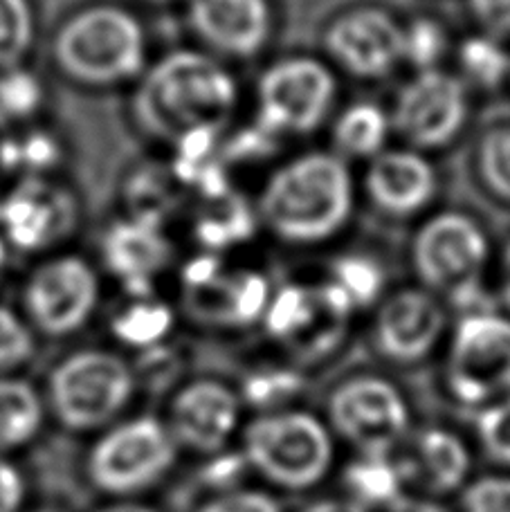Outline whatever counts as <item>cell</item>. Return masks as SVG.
Segmentation results:
<instances>
[{
    "mask_svg": "<svg viewBox=\"0 0 510 512\" xmlns=\"http://www.w3.org/2000/svg\"><path fill=\"white\" fill-rule=\"evenodd\" d=\"M472 14L490 34H510V0H468Z\"/></svg>",
    "mask_w": 510,
    "mask_h": 512,
    "instance_id": "40",
    "label": "cell"
},
{
    "mask_svg": "<svg viewBox=\"0 0 510 512\" xmlns=\"http://www.w3.org/2000/svg\"><path fill=\"white\" fill-rule=\"evenodd\" d=\"M389 117L380 106L360 102L346 108L333 128L335 146L351 158H376L389 135Z\"/></svg>",
    "mask_w": 510,
    "mask_h": 512,
    "instance_id": "25",
    "label": "cell"
},
{
    "mask_svg": "<svg viewBox=\"0 0 510 512\" xmlns=\"http://www.w3.org/2000/svg\"><path fill=\"white\" fill-rule=\"evenodd\" d=\"M7 263H9V245L3 239V234H0V281H3L7 272Z\"/></svg>",
    "mask_w": 510,
    "mask_h": 512,
    "instance_id": "46",
    "label": "cell"
},
{
    "mask_svg": "<svg viewBox=\"0 0 510 512\" xmlns=\"http://www.w3.org/2000/svg\"><path fill=\"white\" fill-rule=\"evenodd\" d=\"M187 23L209 50L232 59H250L270 39L268 0H187Z\"/></svg>",
    "mask_w": 510,
    "mask_h": 512,
    "instance_id": "16",
    "label": "cell"
},
{
    "mask_svg": "<svg viewBox=\"0 0 510 512\" xmlns=\"http://www.w3.org/2000/svg\"><path fill=\"white\" fill-rule=\"evenodd\" d=\"M77 223V200L50 178H21L0 198V234L9 248L43 252Z\"/></svg>",
    "mask_w": 510,
    "mask_h": 512,
    "instance_id": "13",
    "label": "cell"
},
{
    "mask_svg": "<svg viewBox=\"0 0 510 512\" xmlns=\"http://www.w3.org/2000/svg\"><path fill=\"white\" fill-rule=\"evenodd\" d=\"M479 441L493 459L510 465V393L490 405L477 423Z\"/></svg>",
    "mask_w": 510,
    "mask_h": 512,
    "instance_id": "36",
    "label": "cell"
},
{
    "mask_svg": "<svg viewBox=\"0 0 510 512\" xmlns=\"http://www.w3.org/2000/svg\"><path fill=\"white\" fill-rule=\"evenodd\" d=\"M353 310L351 301L331 281L311 286L290 283L270 297L263 322L272 340L315 360L340 344Z\"/></svg>",
    "mask_w": 510,
    "mask_h": 512,
    "instance_id": "6",
    "label": "cell"
},
{
    "mask_svg": "<svg viewBox=\"0 0 510 512\" xmlns=\"http://www.w3.org/2000/svg\"><path fill=\"white\" fill-rule=\"evenodd\" d=\"M367 194L391 216H412L432 203L439 178L432 162L412 149L382 151L367 171Z\"/></svg>",
    "mask_w": 510,
    "mask_h": 512,
    "instance_id": "19",
    "label": "cell"
},
{
    "mask_svg": "<svg viewBox=\"0 0 510 512\" xmlns=\"http://www.w3.org/2000/svg\"><path fill=\"white\" fill-rule=\"evenodd\" d=\"M63 158V146L50 128H12L0 153V171L18 173L23 178H50Z\"/></svg>",
    "mask_w": 510,
    "mask_h": 512,
    "instance_id": "23",
    "label": "cell"
},
{
    "mask_svg": "<svg viewBox=\"0 0 510 512\" xmlns=\"http://www.w3.org/2000/svg\"><path fill=\"white\" fill-rule=\"evenodd\" d=\"M41 423V402L27 382L0 378V445L30 438Z\"/></svg>",
    "mask_w": 510,
    "mask_h": 512,
    "instance_id": "27",
    "label": "cell"
},
{
    "mask_svg": "<svg viewBox=\"0 0 510 512\" xmlns=\"http://www.w3.org/2000/svg\"><path fill=\"white\" fill-rule=\"evenodd\" d=\"M259 212L279 239L322 243L338 234L353 212V180L335 153L297 155L272 173L259 198Z\"/></svg>",
    "mask_w": 510,
    "mask_h": 512,
    "instance_id": "3",
    "label": "cell"
},
{
    "mask_svg": "<svg viewBox=\"0 0 510 512\" xmlns=\"http://www.w3.org/2000/svg\"><path fill=\"white\" fill-rule=\"evenodd\" d=\"M173 313L167 304L149 297H135L113 319V333L135 349H151L169 335Z\"/></svg>",
    "mask_w": 510,
    "mask_h": 512,
    "instance_id": "26",
    "label": "cell"
},
{
    "mask_svg": "<svg viewBox=\"0 0 510 512\" xmlns=\"http://www.w3.org/2000/svg\"><path fill=\"white\" fill-rule=\"evenodd\" d=\"M50 54L63 79L88 90L138 84L151 63L147 27L117 3L75 9L54 32Z\"/></svg>",
    "mask_w": 510,
    "mask_h": 512,
    "instance_id": "2",
    "label": "cell"
},
{
    "mask_svg": "<svg viewBox=\"0 0 510 512\" xmlns=\"http://www.w3.org/2000/svg\"><path fill=\"white\" fill-rule=\"evenodd\" d=\"M32 0H0V70L25 66L36 43Z\"/></svg>",
    "mask_w": 510,
    "mask_h": 512,
    "instance_id": "28",
    "label": "cell"
},
{
    "mask_svg": "<svg viewBox=\"0 0 510 512\" xmlns=\"http://www.w3.org/2000/svg\"><path fill=\"white\" fill-rule=\"evenodd\" d=\"M23 497V483L18 472L0 461V512H14Z\"/></svg>",
    "mask_w": 510,
    "mask_h": 512,
    "instance_id": "41",
    "label": "cell"
},
{
    "mask_svg": "<svg viewBox=\"0 0 510 512\" xmlns=\"http://www.w3.org/2000/svg\"><path fill=\"white\" fill-rule=\"evenodd\" d=\"M326 50L353 77L382 79L403 63V25L385 9H351L331 23Z\"/></svg>",
    "mask_w": 510,
    "mask_h": 512,
    "instance_id": "14",
    "label": "cell"
},
{
    "mask_svg": "<svg viewBox=\"0 0 510 512\" xmlns=\"http://www.w3.org/2000/svg\"><path fill=\"white\" fill-rule=\"evenodd\" d=\"M468 111L466 84L436 68L416 72L400 88L391 124L416 149H441L463 131Z\"/></svg>",
    "mask_w": 510,
    "mask_h": 512,
    "instance_id": "12",
    "label": "cell"
},
{
    "mask_svg": "<svg viewBox=\"0 0 510 512\" xmlns=\"http://www.w3.org/2000/svg\"><path fill=\"white\" fill-rule=\"evenodd\" d=\"M126 362L108 351H79L52 373V398L68 425L88 427L111 418L131 396Z\"/></svg>",
    "mask_w": 510,
    "mask_h": 512,
    "instance_id": "10",
    "label": "cell"
},
{
    "mask_svg": "<svg viewBox=\"0 0 510 512\" xmlns=\"http://www.w3.org/2000/svg\"><path fill=\"white\" fill-rule=\"evenodd\" d=\"M104 263L133 297H149L153 277L169 259V241L156 216L135 214L108 227L102 241Z\"/></svg>",
    "mask_w": 510,
    "mask_h": 512,
    "instance_id": "18",
    "label": "cell"
},
{
    "mask_svg": "<svg viewBox=\"0 0 510 512\" xmlns=\"http://www.w3.org/2000/svg\"><path fill=\"white\" fill-rule=\"evenodd\" d=\"M490 245L481 225L466 214L441 212L414 236L416 274L432 290H457L477 281L488 261Z\"/></svg>",
    "mask_w": 510,
    "mask_h": 512,
    "instance_id": "11",
    "label": "cell"
},
{
    "mask_svg": "<svg viewBox=\"0 0 510 512\" xmlns=\"http://www.w3.org/2000/svg\"><path fill=\"white\" fill-rule=\"evenodd\" d=\"M239 396L214 380H198L180 391L173 402V427L187 445L216 452L239 425Z\"/></svg>",
    "mask_w": 510,
    "mask_h": 512,
    "instance_id": "20",
    "label": "cell"
},
{
    "mask_svg": "<svg viewBox=\"0 0 510 512\" xmlns=\"http://www.w3.org/2000/svg\"><path fill=\"white\" fill-rule=\"evenodd\" d=\"M459 66L481 88H499L510 75V54L493 34H472L459 45Z\"/></svg>",
    "mask_w": 510,
    "mask_h": 512,
    "instance_id": "30",
    "label": "cell"
},
{
    "mask_svg": "<svg viewBox=\"0 0 510 512\" xmlns=\"http://www.w3.org/2000/svg\"><path fill=\"white\" fill-rule=\"evenodd\" d=\"M194 295L207 297L200 313L225 326H250L266 315L270 304L268 281L259 272H221Z\"/></svg>",
    "mask_w": 510,
    "mask_h": 512,
    "instance_id": "22",
    "label": "cell"
},
{
    "mask_svg": "<svg viewBox=\"0 0 510 512\" xmlns=\"http://www.w3.org/2000/svg\"><path fill=\"white\" fill-rule=\"evenodd\" d=\"M445 310L434 295L421 288L398 290L376 317V344L389 360L412 364L427 358L439 344Z\"/></svg>",
    "mask_w": 510,
    "mask_h": 512,
    "instance_id": "17",
    "label": "cell"
},
{
    "mask_svg": "<svg viewBox=\"0 0 510 512\" xmlns=\"http://www.w3.org/2000/svg\"><path fill=\"white\" fill-rule=\"evenodd\" d=\"M252 218L243 207H234L225 214H216L200 223V239L212 245H227L248 236Z\"/></svg>",
    "mask_w": 510,
    "mask_h": 512,
    "instance_id": "38",
    "label": "cell"
},
{
    "mask_svg": "<svg viewBox=\"0 0 510 512\" xmlns=\"http://www.w3.org/2000/svg\"><path fill=\"white\" fill-rule=\"evenodd\" d=\"M329 416L335 432L362 454H389L409 427L405 396L389 380L376 376L342 382L329 400Z\"/></svg>",
    "mask_w": 510,
    "mask_h": 512,
    "instance_id": "9",
    "label": "cell"
},
{
    "mask_svg": "<svg viewBox=\"0 0 510 512\" xmlns=\"http://www.w3.org/2000/svg\"><path fill=\"white\" fill-rule=\"evenodd\" d=\"M448 50V34L434 18H414L403 25V61L416 72L436 70Z\"/></svg>",
    "mask_w": 510,
    "mask_h": 512,
    "instance_id": "32",
    "label": "cell"
},
{
    "mask_svg": "<svg viewBox=\"0 0 510 512\" xmlns=\"http://www.w3.org/2000/svg\"><path fill=\"white\" fill-rule=\"evenodd\" d=\"M171 461L173 441L167 429L153 418H138L99 443L93 474L108 490H133L158 479Z\"/></svg>",
    "mask_w": 510,
    "mask_h": 512,
    "instance_id": "15",
    "label": "cell"
},
{
    "mask_svg": "<svg viewBox=\"0 0 510 512\" xmlns=\"http://www.w3.org/2000/svg\"><path fill=\"white\" fill-rule=\"evenodd\" d=\"M302 512H367V508H362L351 499H320L308 504Z\"/></svg>",
    "mask_w": 510,
    "mask_h": 512,
    "instance_id": "43",
    "label": "cell"
},
{
    "mask_svg": "<svg viewBox=\"0 0 510 512\" xmlns=\"http://www.w3.org/2000/svg\"><path fill=\"white\" fill-rule=\"evenodd\" d=\"M198 512H281V508L266 492L234 490L212 499Z\"/></svg>",
    "mask_w": 510,
    "mask_h": 512,
    "instance_id": "39",
    "label": "cell"
},
{
    "mask_svg": "<svg viewBox=\"0 0 510 512\" xmlns=\"http://www.w3.org/2000/svg\"><path fill=\"white\" fill-rule=\"evenodd\" d=\"M144 3H149V5H167V3H171V0H144Z\"/></svg>",
    "mask_w": 510,
    "mask_h": 512,
    "instance_id": "49",
    "label": "cell"
},
{
    "mask_svg": "<svg viewBox=\"0 0 510 512\" xmlns=\"http://www.w3.org/2000/svg\"><path fill=\"white\" fill-rule=\"evenodd\" d=\"M396 463L405 481H421L430 492H452L466 483L472 459L461 436L430 427L414 438L409 452Z\"/></svg>",
    "mask_w": 510,
    "mask_h": 512,
    "instance_id": "21",
    "label": "cell"
},
{
    "mask_svg": "<svg viewBox=\"0 0 510 512\" xmlns=\"http://www.w3.org/2000/svg\"><path fill=\"white\" fill-rule=\"evenodd\" d=\"M338 84L313 57H286L263 72L257 88V126L268 135H304L331 113Z\"/></svg>",
    "mask_w": 510,
    "mask_h": 512,
    "instance_id": "5",
    "label": "cell"
},
{
    "mask_svg": "<svg viewBox=\"0 0 510 512\" xmlns=\"http://www.w3.org/2000/svg\"><path fill=\"white\" fill-rule=\"evenodd\" d=\"M302 387H304V380L295 369L266 367V369L252 371L250 376L245 378L243 398L248 400L250 405L275 411V407L284 405V402L297 396Z\"/></svg>",
    "mask_w": 510,
    "mask_h": 512,
    "instance_id": "33",
    "label": "cell"
},
{
    "mask_svg": "<svg viewBox=\"0 0 510 512\" xmlns=\"http://www.w3.org/2000/svg\"><path fill=\"white\" fill-rule=\"evenodd\" d=\"M329 281L342 290L353 308H364L382 295L385 270L367 254H344L333 263Z\"/></svg>",
    "mask_w": 510,
    "mask_h": 512,
    "instance_id": "31",
    "label": "cell"
},
{
    "mask_svg": "<svg viewBox=\"0 0 510 512\" xmlns=\"http://www.w3.org/2000/svg\"><path fill=\"white\" fill-rule=\"evenodd\" d=\"M502 295H504V301L510 310V245L504 252V261H502Z\"/></svg>",
    "mask_w": 510,
    "mask_h": 512,
    "instance_id": "45",
    "label": "cell"
},
{
    "mask_svg": "<svg viewBox=\"0 0 510 512\" xmlns=\"http://www.w3.org/2000/svg\"><path fill=\"white\" fill-rule=\"evenodd\" d=\"M9 131H12V126H9V124L3 120V117H0V153H3V146H5V140H7Z\"/></svg>",
    "mask_w": 510,
    "mask_h": 512,
    "instance_id": "47",
    "label": "cell"
},
{
    "mask_svg": "<svg viewBox=\"0 0 510 512\" xmlns=\"http://www.w3.org/2000/svg\"><path fill=\"white\" fill-rule=\"evenodd\" d=\"M34 335L16 310L0 304V371H9L32 358Z\"/></svg>",
    "mask_w": 510,
    "mask_h": 512,
    "instance_id": "35",
    "label": "cell"
},
{
    "mask_svg": "<svg viewBox=\"0 0 510 512\" xmlns=\"http://www.w3.org/2000/svg\"><path fill=\"white\" fill-rule=\"evenodd\" d=\"M45 93L43 81L25 66L0 70V117L9 126L32 124L43 111Z\"/></svg>",
    "mask_w": 510,
    "mask_h": 512,
    "instance_id": "29",
    "label": "cell"
},
{
    "mask_svg": "<svg viewBox=\"0 0 510 512\" xmlns=\"http://www.w3.org/2000/svg\"><path fill=\"white\" fill-rule=\"evenodd\" d=\"M389 512H445L432 499L423 497H400L394 506H389Z\"/></svg>",
    "mask_w": 510,
    "mask_h": 512,
    "instance_id": "44",
    "label": "cell"
},
{
    "mask_svg": "<svg viewBox=\"0 0 510 512\" xmlns=\"http://www.w3.org/2000/svg\"><path fill=\"white\" fill-rule=\"evenodd\" d=\"M448 382L466 405H486L508 396L510 319L495 310L459 319L450 346Z\"/></svg>",
    "mask_w": 510,
    "mask_h": 512,
    "instance_id": "8",
    "label": "cell"
},
{
    "mask_svg": "<svg viewBox=\"0 0 510 512\" xmlns=\"http://www.w3.org/2000/svg\"><path fill=\"white\" fill-rule=\"evenodd\" d=\"M102 281L81 254H57L36 265L23 288V308L45 335L63 337L84 328L97 313Z\"/></svg>",
    "mask_w": 510,
    "mask_h": 512,
    "instance_id": "7",
    "label": "cell"
},
{
    "mask_svg": "<svg viewBox=\"0 0 510 512\" xmlns=\"http://www.w3.org/2000/svg\"><path fill=\"white\" fill-rule=\"evenodd\" d=\"M344 486L362 508H389L403 497L405 477L389 454H362L344 470Z\"/></svg>",
    "mask_w": 510,
    "mask_h": 512,
    "instance_id": "24",
    "label": "cell"
},
{
    "mask_svg": "<svg viewBox=\"0 0 510 512\" xmlns=\"http://www.w3.org/2000/svg\"><path fill=\"white\" fill-rule=\"evenodd\" d=\"M108 512H153L149 508H140V506H122V508H113Z\"/></svg>",
    "mask_w": 510,
    "mask_h": 512,
    "instance_id": "48",
    "label": "cell"
},
{
    "mask_svg": "<svg viewBox=\"0 0 510 512\" xmlns=\"http://www.w3.org/2000/svg\"><path fill=\"white\" fill-rule=\"evenodd\" d=\"M239 86L221 61L198 50H173L135 84L133 120L160 140H180L191 131H223L230 120Z\"/></svg>",
    "mask_w": 510,
    "mask_h": 512,
    "instance_id": "1",
    "label": "cell"
},
{
    "mask_svg": "<svg viewBox=\"0 0 510 512\" xmlns=\"http://www.w3.org/2000/svg\"><path fill=\"white\" fill-rule=\"evenodd\" d=\"M463 510L466 512H510V477L475 479L463 492Z\"/></svg>",
    "mask_w": 510,
    "mask_h": 512,
    "instance_id": "37",
    "label": "cell"
},
{
    "mask_svg": "<svg viewBox=\"0 0 510 512\" xmlns=\"http://www.w3.org/2000/svg\"><path fill=\"white\" fill-rule=\"evenodd\" d=\"M481 178L497 198L510 203V126H497L481 137Z\"/></svg>",
    "mask_w": 510,
    "mask_h": 512,
    "instance_id": "34",
    "label": "cell"
},
{
    "mask_svg": "<svg viewBox=\"0 0 510 512\" xmlns=\"http://www.w3.org/2000/svg\"><path fill=\"white\" fill-rule=\"evenodd\" d=\"M239 472H241V461L236 459V456H221V459H216L212 465H209L207 479L214 481L216 486H225V483L234 481Z\"/></svg>",
    "mask_w": 510,
    "mask_h": 512,
    "instance_id": "42",
    "label": "cell"
},
{
    "mask_svg": "<svg viewBox=\"0 0 510 512\" xmlns=\"http://www.w3.org/2000/svg\"><path fill=\"white\" fill-rule=\"evenodd\" d=\"M245 461L275 486L304 490L320 483L333 461V438L320 418L275 409L254 418L243 436Z\"/></svg>",
    "mask_w": 510,
    "mask_h": 512,
    "instance_id": "4",
    "label": "cell"
}]
</instances>
